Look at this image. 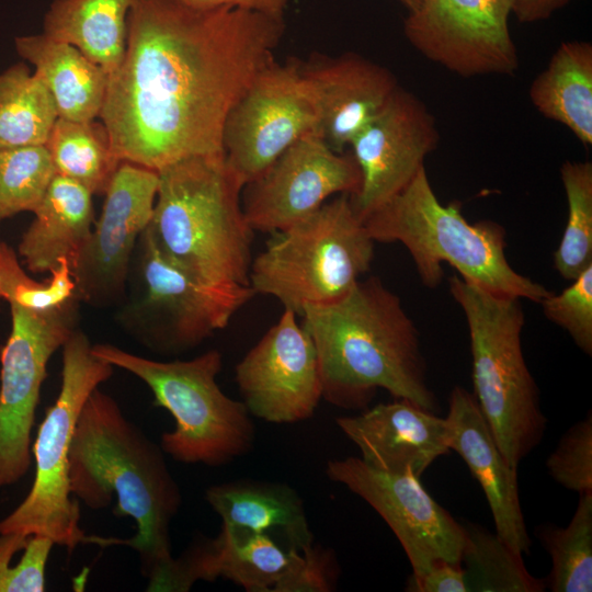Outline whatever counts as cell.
Returning <instances> with one entry per match:
<instances>
[{
    "label": "cell",
    "mask_w": 592,
    "mask_h": 592,
    "mask_svg": "<svg viewBox=\"0 0 592 592\" xmlns=\"http://www.w3.org/2000/svg\"><path fill=\"white\" fill-rule=\"evenodd\" d=\"M407 10L408 12H412L417 10L423 0H398Z\"/></svg>",
    "instance_id": "obj_42"
},
{
    "label": "cell",
    "mask_w": 592,
    "mask_h": 592,
    "mask_svg": "<svg viewBox=\"0 0 592 592\" xmlns=\"http://www.w3.org/2000/svg\"><path fill=\"white\" fill-rule=\"evenodd\" d=\"M539 305L548 320L565 329L581 351L592 354V264L560 294L550 293Z\"/></svg>",
    "instance_id": "obj_36"
},
{
    "label": "cell",
    "mask_w": 592,
    "mask_h": 592,
    "mask_svg": "<svg viewBox=\"0 0 592 592\" xmlns=\"http://www.w3.org/2000/svg\"><path fill=\"white\" fill-rule=\"evenodd\" d=\"M364 225L375 242L403 244L428 288L441 284L442 264L448 263L464 280L497 295L539 304L551 293L510 265L505 231L499 224H469L457 203L443 205L424 167L399 194L368 215Z\"/></svg>",
    "instance_id": "obj_5"
},
{
    "label": "cell",
    "mask_w": 592,
    "mask_h": 592,
    "mask_svg": "<svg viewBox=\"0 0 592 592\" xmlns=\"http://www.w3.org/2000/svg\"><path fill=\"white\" fill-rule=\"evenodd\" d=\"M92 195L73 180L54 177L18 246L29 271L50 273L61 260L72 262L92 230Z\"/></svg>",
    "instance_id": "obj_24"
},
{
    "label": "cell",
    "mask_w": 592,
    "mask_h": 592,
    "mask_svg": "<svg viewBox=\"0 0 592 592\" xmlns=\"http://www.w3.org/2000/svg\"><path fill=\"white\" fill-rule=\"evenodd\" d=\"M361 182L353 155L333 150L321 133L314 130L243 185L241 206L253 231L275 234L312 214L332 196L355 195Z\"/></svg>",
    "instance_id": "obj_13"
},
{
    "label": "cell",
    "mask_w": 592,
    "mask_h": 592,
    "mask_svg": "<svg viewBox=\"0 0 592 592\" xmlns=\"http://www.w3.org/2000/svg\"><path fill=\"white\" fill-rule=\"evenodd\" d=\"M77 296L69 260H61L50 272V277L39 283L22 269L16 252L8 243L0 241L1 298L9 304L35 311H48L64 306Z\"/></svg>",
    "instance_id": "obj_34"
},
{
    "label": "cell",
    "mask_w": 592,
    "mask_h": 592,
    "mask_svg": "<svg viewBox=\"0 0 592 592\" xmlns=\"http://www.w3.org/2000/svg\"><path fill=\"white\" fill-rule=\"evenodd\" d=\"M45 145L0 150V221L34 212L56 175Z\"/></svg>",
    "instance_id": "obj_33"
},
{
    "label": "cell",
    "mask_w": 592,
    "mask_h": 592,
    "mask_svg": "<svg viewBox=\"0 0 592 592\" xmlns=\"http://www.w3.org/2000/svg\"><path fill=\"white\" fill-rule=\"evenodd\" d=\"M148 229L160 251L201 285H249L253 230L241 206L243 183L224 151L158 171Z\"/></svg>",
    "instance_id": "obj_4"
},
{
    "label": "cell",
    "mask_w": 592,
    "mask_h": 592,
    "mask_svg": "<svg viewBox=\"0 0 592 592\" xmlns=\"http://www.w3.org/2000/svg\"><path fill=\"white\" fill-rule=\"evenodd\" d=\"M14 43L52 94L59 118L91 122L99 117L109 81L105 70L73 45L44 33L16 37Z\"/></svg>",
    "instance_id": "obj_25"
},
{
    "label": "cell",
    "mask_w": 592,
    "mask_h": 592,
    "mask_svg": "<svg viewBox=\"0 0 592 592\" xmlns=\"http://www.w3.org/2000/svg\"><path fill=\"white\" fill-rule=\"evenodd\" d=\"M410 592H467L465 571L462 563L439 560L419 577H411L407 582Z\"/></svg>",
    "instance_id": "obj_39"
},
{
    "label": "cell",
    "mask_w": 592,
    "mask_h": 592,
    "mask_svg": "<svg viewBox=\"0 0 592 592\" xmlns=\"http://www.w3.org/2000/svg\"><path fill=\"white\" fill-rule=\"evenodd\" d=\"M291 559L270 534L232 532L226 528L215 538L198 539L175 558L181 585L190 590L200 580L219 577L248 592H273Z\"/></svg>",
    "instance_id": "obj_22"
},
{
    "label": "cell",
    "mask_w": 592,
    "mask_h": 592,
    "mask_svg": "<svg viewBox=\"0 0 592 592\" xmlns=\"http://www.w3.org/2000/svg\"><path fill=\"white\" fill-rule=\"evenodd\" d=\"M91 348L89 338L78 327L61 346L60 390L47 409L32 447L34 481L24 500L0 520V534L44 536L69 553L88 544L89 535L79 524V502L71 498L69 452L87 399L114 372V366L95 356Z\"/></svg>",
    "instance_id": "obj_9"
},
{
    "label": "cell",
    "mask_w": 592,
    "mask_h": 592,
    "mask_svg": "<svg viewBox=\"0 0 592 592\" xmlns=\"http://www.w3.org/2000/svg\"><path fill=\"white\" fill-rule=\"evenodd\" d=\"M300 323L319 361L322 398L364 409L377 389L434 412L419 331L400 298L377 276L360 280L344 296L307 306Z\"/></svg>",
    "instance_id": "obj_3"
},
{
    "label": "cell",
    "mask_w": 592,
    "mask_h": 592,
    "mask_svg": "<svg viewBox=\"0 0 592 592\" xmlns=\"http://www.w3.org/2000/svg\"><path fill=\"white\" fill-rule=\"evenodd\" d=\"M291 559L273 592H330L335 590L339 567L334 554L314 543L301 550L287 548Z\"/></svg>",
    "instance_id": "obj_38"
},
{
    "label": "cell",
    "mask_w": 592,
    "mask_h": 592,
    "mask_svg": "<svg viewBox=\"0 0 592 592\" xmlns=\"http://www.w3.org/2000/svg\"><path fill=\"white\" fill-rule=\"evenodd\" d=\"M509 16L499 0H423L403 33L426 59L460 77L513 76L520 59Z\"/></svg>",
    "instance_id": "obj_16"
},
{
    "label": "cell",
    "mask_w": 592,
    "mask_h": 592,
    "mask_svg": "<svg viewBox=\"0 0 592 592\" xmlns=\"http://www.w3.org/2000/svg\"><path fill=\"white\" fill-rule=\"evenodd\" d=\"M503 9L511 14L514 0H499Z\"/></svg>",
    "instance_id": "obj_43"
},
{
    "label": "cell",
    "mask_w": 592,
    "mask_h": 592,
    "mask_svg": "<svg viewBox=\"0 0 592 592\" xmlns=\"http://www.w3.org/2000/svg\"><path fill=\"white\" fill-rule=\"evenodd\" d=\"M538 537L551 558L548 588L553 592H591L592 492L580 493L566 527L543 526Z\"/></svg>",
    "instance_id": "obj_31"
},
{
    "label": "cell",
    "mask_w": 592,
    "mask_h": 592,
    "mask_svg": "<svg viewBox=\"0 0 592 592\" xmlns=\"http://www.w3.org/2000/svg\"><path fill=\"white\" fill-rule=\"evenodd\" d=\"M314 130H319L318 105L301 64L274 60L230 110L223 129V150L244 185Z\"/></svg>",
    "instance_id": "obj_12"
},
{
    "label": "cell",
    "mask_w": 592,
    "mask_h": 592,
    "mask_svg": "<svg viewBox=\"0 0 592 592\" xmlns=\"http://www.w3.org/2000/svg\"><path fill=\"white\" fill-rule=\"evenodd\" d=\"M326 475L382 516L410 561L411 577L423 574L439 560L460 563L465 527L429 494L420 478L382 471L354 456L329 460Z\"/></svg>",
    "instance_id": "obj_15"
},
{
    "label": "cell",
    "mask_w": 592,
    "mask_h": 592,
    "mask_svg": "<svg viewBox=\"0 0 592 592\" xmlns=\"http://www.w3.org/2000/svg\"><path fill=\"white\" fill-rule=\"evenodd\" d=\"M91 351L143 380L153 395V406L170 412L175 428L161 435L160 446L174 460L219 467L253 448L251 414L216 380L223 366L219 351L185 361L150 360L109 343L92 344Z\"/></svg>",
    "instance_id": "obj_7"
},
{
    "label": "cell",
    "mask_w": 592,
    "mask_h": 592,
    "mask_svg": "<svg viewBox=\"0 0 592 592\" xmlns=\"http://www.w3.org/2000/svg\"><path fill=\"white\" fill-rule=\"evenodd\" d=\"M548 474L566 489L592 492V414L573 424L546 460Z\"/></svg>",
    "instance_id": "obj_37"
},
{
    "label": "cell",
    "mask_w": 592,
    "mask_h": 592,
    "mask_svg": "<svg viewBox=\"0 0 592 592\" xmlns=\"http://www.w3.org/2000/svg\"><path fill=\"white\" fill-rule=\"evenodd\" d=\"M57 118L52 94L25 64L0 73V150L45 145Z\"/></svg>",
    "instance_id": "obj_28"
},
{
    "label": "cell",
    "mask_w": 592,
    "mask_h": 592,
    "mask_svg": "<svg viewBox=\"0 0 592 592\" xmlns=\"http://www.w3.org/2000/svg\"><path fill=\"white\" fill-rule=\"evenodd\" d=\"M571 0H514L512 11L521 23H532L548 19L554 12Z\"/></svg>",
    "instance_id": "obj_41"
},
{
    "label": "cell",
    "mask_w": 592,
    "mask_h": 592,
    "mask_svg": "<svg viewBox=\"0 0 592 592\" xmlns=\"http://www.w3.org/2000/svg\"><path fill=\"white\" fill-rule=\"evenodd\" d=\"M56 173L73 180L92 194H104L122 162L113 151L101 122L57 118L45 144Z\"/></svg>",
    "instance_id": "obj_29"
},
{
    "label": "cell",
    "mask_w": 592,
    "mask_h": 592,
    "mask_svg": "<svg viewBox=\"0 0 592 592\" xmlns=\"http://www.w3.org/2000/svg\"><path fill=\"white\" fill-rule=\"evenodd\" d=\"M448 283L469 329L474 396L500 452L517 468L542 441L547 423L522 352L521 300L488 292L459 275Z\"/></svg>",
    "instance_id": "obj_6"
},
{
    "label": "cell",
    "mask_w": 592,
    "mask_h": 592,
    "mask_svg": "<svg viewBox=\"0 0 592 592\" xmlns=\"http://www.w3.org/2000/svg\"><path fill=\"white\" fill-rule=\"evenodd\" d=\"M301 67L316 95L319 132L338 152H344L399 87L391 71L354 53Z\"/></svg>",
    "instance_id": "obj_21"
},
{
    "label": "cell",
    "mask_w": 592,
    "mask_h": 592,
    "mask_svg": "<svg viewBox=\"0 0 592 592\" xmlns=\"http://www.w3.org/2000/svg\"><path fill=\"white\" fill-rule=\"evenodd\" d=\"M439 140L434 115L399 86L349 146L362 174L360 190L351 195L357 215L364 220L399 194L424 167Z\"/></svg>",
    "instance_id": "obj_18"
},
{
    "label": "cell",
    "mask_w": 592,
    "mask_h": 592,
    "mask_svg": "<svg viewBox=\"0 0 592 592\" xmlns=\"http://www.w3.org/2000/svg\"><path fill=\"white\" fill-rule=\"evenodd\" d=\"M160 444L125 417L117 401L94 389L75 426L69 452L70 491L92 510L110 505L117 517H132L136 534L127 539L95 538L100 546L135 549L148 582L173 559L170 525L182 505L181 489Z\"/></svg>",
    "instance_id": "obj_2"
},
{
    "label": "cell",
    "mask_w": 592,
    "mask_h": 592,
    "mask_svg": "<svg viewBox=\"0 0 592 592\" xmlns=\"http://www.w3.org/2000/svg\"><path fill=\"white\" fill-rule=\"evenodd\" d=\"M136 0H54L44 34L73 45L109 76L121 64L127 20Z\"/></svg>",
    "instance_id": "obj_27"
},
{
    "label": "cell",
    "mask_w": 592,
    "mask_h": 592,
    "mask_svg": "<svg viewBox=\"0 0 592 592\" xmlns=\"http://www.w3.org/2000/svg\"><path fill=\"white\" fill-rule=\"evenodd\" d=\"M446 420L448 447L463 458L480 485L496 534L516 554L528 553L532 542L520 502L517 468L510 466L500 452L474 394L455 386Z\"/></svg>",
    "instance_id": "obj_20"
},
{
    "label": "cell",
    "mask_w": 592,
    "mask_h": 592,
    "mask_svg": "<svg viewBox=\"0 0 592 592\" xmlns=\"http://www.w3.org/2000/svg\"><path fill=\"white\" fill-rule=\"evenodd\" d=\"M335 423L368 466L421 478L449 451V424L406 399L378 403L357 415L338 417Z\"/></svg>",
    "instance_id": "obj_19"
},
{
    "label": "cell",
    "mask_w": 592,
    "mask_h": 592,
    "mask_svg": "<svg viewBox=\"0 0 592 592\" xmlns=\"http://www.w3.org/2000/svg\"><path fill=\"white\" fill-rule=\"evenodd\" d=\"M130 271L135 287L117 312L121 326L161 355H178L226 328L257 293L251 286L215 289L201 285L157 247L148 227L141 234Z\"/></svg>",
    "instance_id": "obj_10"
},
{
    "label": "cell",
    "mask_w": 592,
    "mask_h": 592,
    "mask_svg": "<svg viewBox=\"0 0 592 592\" xmlns=\"http://www.w3.org/2000/svg\"><path fill=\"white\" fill-rule=\"evenodd\" d=\"M466 545L460 563L468 591L540 592L546 581L534 578L522 555L513 551L497 534L477 525H464ZM463 566V565H462Z\"/></svg>",
    "instance_id": "obj_30"
},
{
    "label": "cell",
    "mask_w": 592,
    "mask_h": 592,
    "mask_svg": "<svg viewBox=\"0 0 592 592\" xmlns=\"http://www.w3.org/2000/svg\"><path fill=\"white\" fill-rule=\"evenodd\" d=\"M284 18L136 0L99 117L121 161L155 171L223 152L226 118L274 59Z\"/></svg>",
    "instance_id": "obj_1"
},
{
    "label": "cell",
    "mask_w": 592,
    "mask_h": 592,
    "mask_svg": "<svg viewBox=\"0 0 592 592\" xmlns=\"http://www.w3.org/2000/svg\"><path fill=\"white\" fill-rule=\"evenodd\" d=\"M272 235L252 259L249 285L298 317L307 306L344 296L369 271L374 259L375 241L350 194L337 195Z\"/></svg>",
    "instance_id": "obj_8"
},
{
    "label": "cell",
    "mask_w": 592,
    "mask_h": 592,
    "mask_svg": "<svg viewBox=\"0 0 592 592\" xmlns=\"http://www.w3.org/2000/svg\"><path fill=\"white\" fill-rule=\"evenodd\" d=\"M187 5L201 9L220 7L239 8L260 12L271 16L283 18L291 0H180Z\"/></svg>",
    "instance_id": "obj_40"
},
{
    "label": "cell",
    "mask_w": 592,
    "mask_h": 592,
    "mask_svg": "<svg viewBox=\"0 0 592 592\" xmlns=\"http://www.w3.org/2000/svg\"><path fill=\"white\" fill-rule=\"evenodd\" d=\"M568 218L554 253L559 275L572 281L592 264V163L565 161L560 167Z\"/></svg>",
    "instance_id": "obj_32"
},
{
    "label": "cell",
    "mask_w": 592,
    "mask_h": 592,
    "mask_svg": "<svg viewBox=\"0 0 592 592\" xmlns=\"http://www.w3.org/2000/svg\"><path fill=\"white\" fill-rule=\"evenodd\" d=\"M54 545L44 536L1 533L0 592H43Z\"/></svg>",
    "instance_id": "obj_35"
},
{
    "label": "cell",
    "mask_w": 592,
    "mask_h": 592,
    "mask_svg": "<svg viewBox=\"0 0 592 592\" xmlns=\"http://www.w3.org/2000/svg\"><path fill=\"white\" fill-rule=\"evenodd\" d=\"M297 315L285 309L235 368L249 413L270 423L311 418L322 399L315 344Z\"/></svg>",
    "instance_id": "obj_17"
},
{
    "label": "cell",
    "mask_w": 592,
    "mask_h": 592,
    "mask_svg": "<svg viewBox=\"0 0 592 592\" xmlns=\"http://www.w3.org/2000/svg\"><path fill=\"white\" fill-rule=\"evenodd\" d=\"M205 499L220 516L223 528L270 535L277 532L287 548L297 550L314 543L304 501L286 483L232 480L207 488Z\"/></svg>",
    "instance_id": "obj_23"
},
{
    "label": "cell",
    "mask_w": 592,
    "mask_h": 592,
    "mask_svg": "<svg viewBox=\"0 0 592 592\" xmlns=\"http://www.w3.org/2000/svg\"><path fill=\"white\" fill-rule=\"evenodd\" d=\"M158 185V171L119 163L104 193L99 220L71 262L81 301L104 308L125 300L134 253L152 219Z\"/></svg>",
    "instance_id": "obj_14"
},
{
    "label": "cell",
    "mask_w": 592,
    "mask_h": 592,
    "mask_svg": "<svg viewBox=\"0 0 592 592\" xmlns=\"http://www.w3.org/2000/svg\"><path fill=\"white\" fill-rule=\"evenodd\" d=\"M80 303L77 296L48 311L9 304L12 327L0 354V488L29 471L31 434L47 364L77 328Z\"/></svg>",
    "instance_id": "obj_11"
},
{
    "label": "cell",
    "mask_w": 592,
    "mask_h": 592,
    "mask_svg": "<svg viewBox=\"0 0 592 592\" xmlns=\"http://www.w3.org/2000/svg\"><path fill=\"white\" fill-rule=\"evenodd\" d=\"M530 99L546 118L592 145V45L563 42L530 87Z\"/></svg>",
    "instance_id": "obj_26"
}]
</instances>
